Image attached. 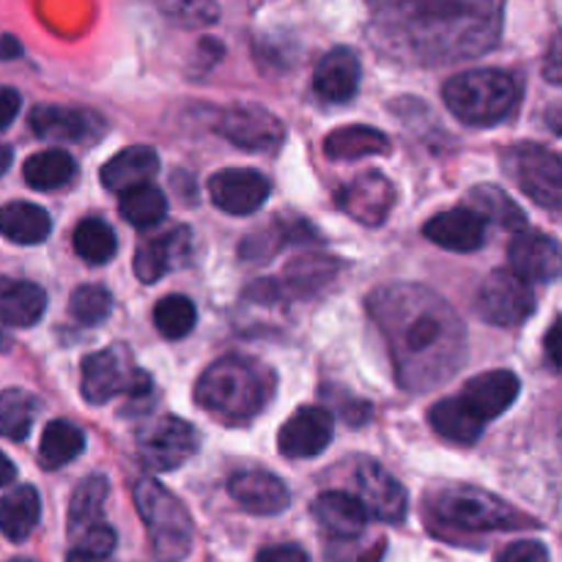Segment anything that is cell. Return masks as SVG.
<instances>
[{"instance_id":"6da1fadb","label":"cell","mask_w":562,"mask_h":562,"mask_svg":"<svg viewBox=\"0 0 562 562\" xmlns=\"http://www.w3.org/2000/svg\"><path fill=\"white\" fill-rule=\"evenodd\" d=\"M368 311L387 340L401 387L426 393L448 382L464 362V322L437 291L384 285L371 294Z\"/></svg>"},{"instance_id":"7a4b0ae2","label":"cell","mask_w":562,"mask_h":562,"mask_svg":"<svg viewBox=\"0 0 562 562\" xmlns=\"http://www.w3.org/2000/svg\"><path fill=\"white\" fill-rule=\"evenodd\" d=\"M505 0H371L379 44L420 66L477 58L497 44Z\"/></svg>"},{"instance_id":"3957f363","label":"cell","mask_w":562,"mask_h":562,"mask_svg":"<svg viewBox=\"0 0 562 562\" xmlns=\"http://www.w3.org/2000/svg\"><path fill=\"white\" fill-rule=\"evenodd\" d=\"M274 373L250 357H223L203 371L195 401L225 423H247L267 409L274 395Z\"/></svg>"},{"instance_id":"277c9868","label":"cell","mask_w":562,"mask_h":562,"mask_svg":"<svg viewBox=\"0 0 562 562\" xmlns=\"http://www.w3.org/2000/svg\"><path fill=\"white\" fill-rule=\"evenodd\" d=\"M519 379L510 371H488L470 379L456 398L439 401L428 420L445 439L472 445L481 439L486 426L514 406L519 398Z\"/></svg>"},{"instance_id":"5b68a950","label":"cell","mask_w":562,"mask_h":562,"mask_svg":"<svg viewBox=\"0 0 562 562\" xmlns=\"http://www.w3.org/2000/svg\"><path fill=\"white\" fill-rule=\"evenodd\" d=\"M519 102V82L499 69H470L445 86V104L459 121L492 126L508 119Z\"/></svg>"},{"instance_id":"8992f818","label":"cell","mask_w":562,"mask_h":562,"mask_svg":"<svg viewBox=\"0 0 562 562\" xmlns=\"http://www.w3.org/2000/svg\"><path fill=\"white\" fill-rule=\"evenodd\" d=\"M135 505L151 538L154 554L162 562H179L192 549V519L184 505L157 481L135 483Z\"/></svg>"},{"instance_id":"52a82bcc","label":"cell","mask_w":562,"mask_h":562,"mask_svg":"<svg viewBox=\"0 0 562 562\" xmlns=\"http://www.w3.org/2000/svg\"><path fill=\"white\" fill-rule=\"evenodd\" d=\"M431 508L437 519H442L450 527H459V530L492 532L532 527L530 519H525L519 510L510 508L505 499L475 486L439 488L431 499Z\"/></svg>"},{"instance_id":"ba28073f","label":"cell","mask_w":562,"mask_h":562,"mask_svg":"<svg viewBox=\"0 0 562 562\" xmlns=\"http://www.w3.org/2000/svg\"><path fill=\"white\" fill-rule=\"evenodd\" d=\"M82 398L88 404L99 406L119 395L146 401L151 395V376L132 362L130 351L124 346L97 351L82 360Z\"/></svg>"},{"instance_id":"9c48e42d","label":"cell","mask_w":562,"mask_h":562,"mask_svg":"<svg viewBox=\"0 0 562 562\" xmlns=\"http://www.w3.org/2000/svg\"><path fill=\"white\" fill-rule=\"evenodd\" d=\"M503 165L525 195L558 212L562 201V165L558 154L536 143H521L505 151Z\"/></svg>"},{"instance_id":"30bf717a","label":"cell","mask_w":562,"mask_h":562,"mask_svg":"<svg viewBox=\"0 0 562 562\" xmlns=\"http://www.w3.org/2000/svg\"><path fill=\"white\" fill-rule=\"evenodd\" d=\"M201 448L195 426L173 415H162L148 420L137 434V453L143 464L154 472L179 470Z\"/></svg>"},{"instance_id":"8fae6325","label":"cell","mask_w":562,"mask_h":562,"mask_svg":"<svg viewBox=\"0 0 562 562\" xmlns=\"http://www.w3.org/2000/svg\"><path fill=\"white\" fill-rule=\"evenodd\" d=\"M532 311H536L532 285L510 269L492 272L477 291V313L483 322L497 327H519L532 316Z\"/></svg>"},{"instance_id":"7c38bea8","label":"cell","mask_w":562,"mask_h":562,"mask_svg":"<svg viewBox=\"0 0 562 562\" xmlns=\"http://www.w3.org/2000/svg\"><path fill=\"white\" fill-rule=\"evenodd\" d=\"M217 132L234 146L247 151H274L283 143V121L258 104H236L217 121Z\"/></svg>"},{"instance_id":"4fadbf2b","label":"cell","mask_w":562,"mask_h":562,"mask_svg":"<svg viewBox=\"0 0 562 562\" xmlns=\"http://www.w3.org/2000/svg\"><path fill=\"white\" fill-rule=\"evenodd\" d=\"M357 503L368 516L398 525L406 516V492L382 464L362 461L357 467Z\"/></svg>"},{"instance_id":"5bb4252c","label":"cell","mask_w":562,"mask_h":562,"mask_svg":"<svg viewBox=\"0 0 562 562\" xmlns=\"http://www.w3.org/2000/svg\"><path fill=\"white\" fill-rule=\"evenodd\" d=\"M209 195H212V203L220 212L247 217V214H256L267 203L269 181L258 170L228 168L212 176Z\"/></svg>"},{"instance_id":"9a60e30c","label":"cell","mask_w":562,"mask_h":562,"mask_svg":"<svg viewBox=\"0 0 562 562\" xmlns=\"http://www.w3.org/2000/svg\"><path fill=\"white\" fill-rule=\"evenodd\" d=\"M335 420L322 406H302L278 434V448L285 459H313L333 442Z\"/></svg>"},{"instance_id":"2e32d148","label":"cell","mask_w":562,"mask_h":562,"mask_svg":"<svg viewBox=\"0 0 562 562\" xmlns=\"http://www.w3.org/2000/svg\"><path fill=\"white\" fill-rule=\"evenodd\" d=\"M338 203L357 223L382 225L395 203V187L379 170H368L340 190Z\"/></svg>"},{"instance_id":"e0dca14e","label":"cell","mask_w":562,"mask_h":562,"mask_svg":"<svg viewBox=\"0 0 562 562\" xmlns=\"http://www.w3.org/2000/svg\"><path fill=\"white\" fill-rule=\"evenodd\" d=\"M508 261L525 283H552L560 274V247L552 236L525 231L510 241Z\"/></svg>"},{"instance_id":"ac0fdd59","label":"cell","mask_w":562,"mask_h":562,"mask_svg":"<svg viewBox=\"0 0 562 562\" xmlns=\"http://www.w3.org/2000/svg\"><path fill=\"white\" fill-rule=\"evenodd\" d=\"M486 228L488 223L481 214L472 212L470 206H459L431 217V223H426L423 234H426L428 241L445 247V250L475 252L486 241Z\"/></svg>"},{"instance_id":"d6986e66","label":"cell","mask_w":562,"mask_h":562,"mask_svg":"<svg viewBox=\"0 0 562 562\" xmlns=\"http://www.w3.org/2000/svg\"><path fill=\"white\" fill-rule=\"evenodd\" d=\"M228 492L239 503V508L256 516L283 514L291 503L285 483L261 470L236 472L228 481Z\"/></svg>"},{"instance_id":"ffe728a7","label":"cell","mask_w":562,"mask_h":562,"mask_svg":"<svg viewBox=\"0 0 562 562\" xmlns=\"http://www.w3.org/2000/svg\"><path fill=\"white\" fill-rule=\"evenodd\" d=\"M33 135L42 140L58 143H86L93 135H99V124L91 113L75 108H58V104H38L31 110Z\"/></svg>"},{"instance_id":"44dd1931","label":"cell","mask_w":562,"mask_h":562,"mask_svg":"<svg viewBox=\"0 0 562 562\" xmlns=\"http://www.w3.org/2000/svg\"><path fill=\"white\" fill-rule=\"evenodd\" d=\"M313 88L327 102H349L360 88V58L349 47H338L318 60Z\"/></svg>"},{"instance_id":"7402d4cb","label":"cell","mask_w":562,"mask_h":562,"mask_svg":"<svg viewBox=\"0 0 562 562\" xmlns=\"http://www.w3.org/2000/svg\"><path fill=\"white\" fill-rule=\"evenodd\" d=\"M159 170V157L148 146H130L115 154L113 159L102 165L99 176L102 184L113 192H126L132 187L151 184V179Z\"/></svg>"},{"instance_id":"603a6c76","label":"cell","mask_w":562,"mask_h":562,"mask_svg":"<svg viewBox=\"0 0 562 562\" xmlns=\"http://www.w3.org/2000/svg\"><path fill=\"white\" fill-rule=\"evenodd\" d=\"M313 516H316L318 527H322L327 536L340 538V541H349L366 532L368 514L362 510V505L357 503V497H349L344 492H327L313 503Z\"/></svg>"},{"instance_id":"cb8c5ba5","label":"cell","mask_w":562,"mask_h":562,"mask_svg":"<svg viewBox=\"0 0 562 562\" xmlns=\"http://www.w3.org/2000/svg\"><path fill=\"white\" fill-rule=\"evenodd\" d=\"M44 307H47V294L42 285L0 278V324L16 329L33 327L44 316Z\"/></svg>"},{"instance_id":"d4e9b609","label":"cell","mask_w":562,"mask_h":562,"mask_svg":"<svg viewBox=\"0 0 562 562\" xmlns=\"http://www.w3.org/2000/svg\"><path fill=\"white\" fill-rule=\"evenodd\" d=\"M187 239H190V234L184 228H176L168 231V234L154 236L151 241L140 245V250L135 256L137 280H143V283H157L159 278H165L176 267V261L184 256Z\"/></svg>"},{"instance_id":"484cf974","label":"cell","mask_w":562,"mask_h":562,"mask_svg":"<svg viewBox=\"0 0 562 562\" xmlns=\"http://www.w3.org/2000/svg\"><path fill=\"white\" fill-rule=\"evenodd\" d=\"M38 519H42V499L33 486H16L0 499V532L9 541H27Z\"/></svg>"},{"instance_id":"4316f807","label":"cell","mask_w":562,"mask_h":562,"mask_svg":"<svg viewBox=\"0 0 562 562\" xmlns=\"http://www.w3.org/2000/svg\"><path fill=\"white\" fill-rule=\"evenodd\" d=\"M49 231H53V223L42 206L14 201L0 209V234L14 245H42Z\"/></svg>"},{"instance_id":"83f0119b","label":"cell","mask_w":562,"mask_h":562,"mask_svg":"<svg viewBox=\"0 0 562 562\" xmlns=\"http://www.w3.org/2000/svg\"><path fill=\"white\" fill-rule=\"evenodd\" d=\"M387 135L373 126H340L324 137V154L329 159H360L371 157V154H387Z\"/></svg>"},{"instance_id":"f1b7e54d","label":"cell","mask_w":562,"mask_h":562,"mask_svg":"<svg viewBox=\"0 0 562 562\" xmlns=\"http://www.w3.org/2000/svg\"><path fill=\"white\" fill-rule=\"evenodd\" d=\"M86 450V434L66 420H53L42 434L38 445V461L44 470H58L71 464Z\"/></svg>"},{"instance_id":"f546056e","label":"cell","mask_w":562,"mask_h":562,"mask_svg":"<svg viewBox=\"0 0 562 562\" xmlns=\"http://www.w3.org/2000/svg\"><path fill=\"white\" fill-rule=\"evenodd\" d=\"M22 173H25V181L33 190L47 192L69 184L77 173V162L69 151L49 148V151L33 154L25 162V168H22Z\"/></svg>"},{"instance_id":"4dcf8cb0","label":"cell","mask_w":562,"mask_h":562,"mask_svg":"<svg viewBox=\"0 0 562 562\" xmlns=\"http://www.w3.org/2000/svg\"><path fill=\"white\" fill-rule=\"evenodd\" d=\"M108 481L102 475H91L75 488L69 503V536L88 530L93 525H102L104 499H108Z\"/></svg>"},{"instance_id":"1f68e13d","label":"cell","mask_w":562,"mask_h":562,"mask_svg":"<svg viewBox=\"0 0 562 562\" xmlns=\"http://www.w3.org/2000/svg\"><path fill=\"white\" fill-rule=\"evenodd\" d=\"M467 206H470L472 212L481 214L486 223L492 220V223H497L499 228L505 231H525L527 225L525 212L510 201V195H505L503 190H497V187L492 184L475 187V190L470 192V198H467Z\"/></svg>"},{"instance_id":"d6a6232c","label":"cell","mask_w":562,"mask_h":562,"mask_svg":"<svg viewBox=\"0 0 562 562\" xmlns=\"http://www.w3.org/2000/svg\"><path fill=\"white\" fill-rule=\"evenodd\" d=\"M36 398L25 390H5L0 393V437L22 442L31 434L36 420Z\"/></svg>"},{"instance_id":"836d02e7","label":"cell","mask_w":562,"mask_h":562,"mask_svg":"<svg viewBox=\"0 0 562 562\" xmlns=\"http://www.w3.org/2000/svg\"><path fill=\"white\" fill-rule=\"evenodd\" d=\"M119 209L126 217V223H132L135 228H148V225H157L165 217V212H168V198L162 195L159 187L140 184L121 192Z\"/></svg>"},{"instance_id":"e575fe53","label":"cell","mask_w":562,"mask_h":562,"mask_svg":"<svg viewBox=\"0 0 562 562\" xmlns=\"http://www.w3.org/2000/svg\"><path fill=\"white\" fill-rule=\"evenodd\" d=\"M75 250L88 263H108L119 250L113 228L104 220L88 217L75 228Z\"/></svg>"},{"instance_id":"d590c367","label":"cell","mask_w":562,"mask_h":562,"mask_svg":"<svg viewBox=\"0 0 562 562\" xmlns=\"http://www.w3.org/2000/svg\"><path fill=\"white\" fill-rule=\"evenodd\" d=\"M198 322V313L192 300L187 296L173 294V296H165V300L157 302L154 307V324H157L159 335L168 340H181L192 333Z\"/></svg>"},{"instance_id":"8d00e7d4","label":"cell","mask_w":562,"mask_h":562,"mask_svg":"<svg viewBox=\"0 0 562 562\" xmlns=\"http://www.w3.org/2000/svg\"><path fill=\"white\" fill-rule=\"evenodd\" d=\"M110 311H113V294L104 285H80V289L71 291L69 313L86 327L104 322Z\"/></svg>"},{"instance_id":"74e56055","label":"cell","mask_w":562,"mask_h":562,"mask_svg":"<svg viewBox=\"0 0 562 562\" xmlns=\"http://www.w3.org/2000/svg\"><path fill=\"white\" fill-rule=\"evenodd\" d=\"M71 541H75V552L93 554V558H110L115 549V530L102 521V525H93L71 536Z\"/></svg>"},{"instance_id":"f35d334b","label":"cell","mask_w":562,"mask_h":562,"mask_svg":"<svg viewBox=\"0 0 562 562\" xmlns=\"http://www.w3.org/2000/svg\"><path fill=\"white\" fill-rule=\"evenodd\" d=\"M497 562H549V552L538 541H516L508 549H503Z\"/></svg>"},{"instance_id":"ab89813d","label":"cell","mask_w":562,"mask_h":562,"mask_svg":"<svg viewBox=\"0 0 562 562\" xmlns=\"http://www.w3.org/2000/svg\"><path fill=\"white\" fill-rule=\"evenodd\" d=\"M16 113H20V93L14 88L0 86V132L16 119Z\"/></svg>"},{"instance_id":"60d3db41","label":"cell","mask_w":562,"mask_h":562,"mask_svg":"<svg viewBox=\"0 0 562 562\" xmlns=\"http://www.w3.org/2000/svg\"><path fill=\"white\" fill-rule=\"evenodd\" d=\"M256 562H307V554L300 547H269Z\"/></svg>"},{"instance_id":"b9f144b4","label":"cell","mask_w":562,"mask_h":562,"mask_svg":"<svg viewBox=\"0 0 562 562\" xmlns=\"http://www.w3.org/2000/svg\"><path fill=\"white\" fill-rule=\"evenodd\" d=\"M558 338H560V324L554 322L552 329H549V335H547V351H549V360H552L554 368H560V344H558Z\"/></svg>"},{"instance_id":"7bdbcfd3","label":"cell","mask_w":562,"mask_h":562,"mask_svg":"<svg viewBox=\"0 0 562 562\" xmlns=\"http://www.w3.org/2000/svg\"><path fill=\"white\" fill-rule=\"evenodd\" d=\"M14 477H16V467L11 464L3 453H0V486H9V483H14Z\"/></svg>"},{"instance_id":"ee69618b","label":"cell","mask_w":562,"mask_h":562,"mask_svg":"<svg viewBox=\"0 0 562 562\" xmlns=\"http://www.w3.org/2000/svg\"><path fill=\"white\" fill-rule=\"evenodd\" d=\"M14 55H20V44H16V38L11 36L0 38V58H14Z\"/></svg>"},{"instance_id":"f6af8a7d","label":"cell","mask_w":562,"mask_h":562,"mask_svg":"<svg viewBox=\"0 0 562 562\" xmlns=\"http://www.w3.org/2000/svg\"><path fill=\"white\" fill-rule=\"evenodd\" d=\"M66 562H110L108 558H93V554H82V552H71Z\"/></svg>"},{"instance_id":"bcb514c9","label":"cell","mask_w":562,"mask_h":562,"mask_svg":"<svg viewBox=\"0 0 562 562\" xmlns=\"http://www.w3.org/2000/svg\"><path fill=\"white\" fill-rule=\"evenodd\" d=\"M11 168V148L9 146H0V176Z\"/></svg>"},{"instance_id":"7dc6e473","label":"cell","mask_w":562,"mask_h":562,"mask_svg":"<svg viewBox=\"0 0 562 562\" xmlns=\"http://www.w3.org/2000/svg\"><path fill=\"white\" fill-rule=\"evenodd\" d=\"M11 562H31V560H22V558H20V560H11Z\"/></svg>"}]
</instances>
